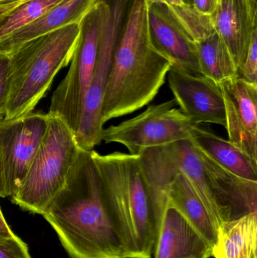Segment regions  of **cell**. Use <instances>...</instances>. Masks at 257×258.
Instances as JSON below:
<instances>
[{
  "label": "cell",
  "mask_w": 257,
  "mask_h": 258,
  "mask_svg": "<svg viewBox=\"0 0 257 258\" xmlns=\"http://www.w3.org/2000/svg\"><path fill=\"white\" fill-rule=\"evenodd\" d=\"M70 258H138L126 202L78 149L66 183L42 215Z\"/></svg>",
  "instance_id": "cell-1"
},
{
  "label": "cell",
  "mask_w": 257,
  "mask_h": 258,
  "mask_svg": "<svg viewBox=\"0 0 257 258\" xmlns=\"http://www.w3.org/2000/svg\"><path fill=\"white\" fill-rule=\"evenodd\" d=\"M139 156L158 227L167 207V186L177 172L188 179L217 228L257 212V182L229 172L191 140L146 149Z\"/></svg>",
  "instance_id": "cell-2"
},
{
  "label": "cell",
  "mask_w": 257,
  "mask_h": 258,
  "mask_svg": "<svg viewBox=\"0 0 257 258\" xmlns=\"http://www.w3.org/2000/svg\"><path fill=\"white\" fill-rule=\"evenodd\" d=\"M170 67L151 43L147 0H132L104 93L103 125L149 104L165 83Z\"/></svg>",
  "instance_id": "cell-3"
},
{
  "label": "cell",
  "mask_w": 257,
  "mask_h": 258,
  "mask_svg": "<svg viewBox=\"0 0 257 258\" xmlns=\"http://www.w3.org/2000/svg\"><path fill=\"white\" fill-rule=\"evenodd\" d=\"M80 24H70L23 44L10 53V91L4 119L32 113L57 73L70 63Z\"/></svg>",
  "instance_id": "cell-4"
},
{
  "label": "cell",
  "mask_w": 257,
  "mask_h": 258,
  "mask_svg": "<svg viewBox=\"0 0 257 258\" xmlns=\"http://www.w3.org/2000/svg\"><path fill=\"white\" fill-rule=\"evenodd\" d=\"M48 129L12 202L24 211L44 215L66 183L78 149L75 134L48 115Z\"/></svg>",
  "instance_id": "cell-5"
},
{
  "label": "cell",
  "mask_w": 257,
  "mask_h": 258,
  "mask_svg": "<svg viewBox=\"0 0 257 258\" xmlns=\"http://www.w3.org/2000/svg\"><path fill=\"white\" fill-rule=\"evenodd\" d=\"M107 11L105 0H99L80 23L79 36L69 71L51 97L48 114L61 119L74 134L82 117Z\"/></svg>",
  "instance_id": "cell-6"
},
{
  "label": "cell",
  "mask_w": 257,
  "mask_h": 258,
  "mask_svg": "<svg viewBox=\"0 0 257 258\" xmlns=\"http://www.w3.org/2000/svg\"><path fill=\"white\" fill-rule=\"evenodd\" d=\"M107 11L103 27L98 59L86 95L84 111L75 138L78 147L91 151L102 142L101 122L104 93L113 57L132 0H105Z\"/></svg>",
  "instance_id": "cell-7"
},
{
  "label": "cell",
  "mask_w": 257,
  "mask_h": 258,
  "mask_svg": "<svg viewBox=\"0 0 257 258\" xmlns=\"http://www.w3.org/2000/svg\"><path fill=\"white\" fill-rule=\"evenodd\" d=\"M175 99L151 105L132 119L104 128L102 141L125 146L131 155L146 149L190 140L198 124L176 108Z\"/></svg>",
  "instance_id": "cell-8"
},
{
  "label": "cell",
  "mask_w": 257,
  "mask_h": 258,
  "mask_svg": "<svg viewBox=\"0 0 257 258\" xmlns=\"http://www.w3.org/2000/svg\"><path fill=\"white\" fill-rule=\"evenodd\" d=\"M48 113L0 120V159L6 197L18 192L48 129Z\"/></svg>",
  "instance_id": "cell-9"
},
{
  "label": "cell",
  "mask_w": 257,
  "mask_h": 258,
  "mask_svg": "<svg viewBox=\"0 0 257 258\" xmlns=\"http://www.w3.org/2000/svg\"><path fill=\"white\" fill-rule=\"evenodd\" d=\"M167 78L177 105L187 117L198 125L226 127L224 98L220 84L205 76L190 74L173 66Z\"/></svg>",
  "instance_id": "cell-10"
},
{
  "label": "cell",
  "mask_w": 257,
  "mask_h": 258,
  "mask_svg": "<svg viewBox=\"0 0 257 258\" xmlns=\"http://www.w3.org/2000/svg\"><path fill=\"white\" fill-rule=\"evenodd\" d=\"M151 43L172 66L201 74L196 41L160 0H147Z\"/></svg>",
  "instance_id": "cell-11"
},
{
  "label": "cell",
  "mask_w": 257,
  "mask_h": 258,
  "mask_svg": "<svg viewBox=\"0 0 257 258\" xmlns=\"http://www.w3.org/2000/svg\"><path fill=\"white\" fill-rule=\"evenodd\" d=\"M229 141L257 162V85L239 77L220 83Z\"/></svg>",
  "instance_id": "cell-12"
},
{
  "label": "cell",
  "mask_w": 257,
  "mask_h": 258,
  "mask_svg": "<svg viewBox=\"0 0 257 258\" xmlns=\"http://www.w3.org/2000/svg\"><path fill=\"white\" fill-rule=\"evenodd\" d=\"M122 159L138 258H151L158 227L142 171L140 156L122 153Z\"/></svg>",
  "instance_id": "cell-13"
},
{
  "label": "cell",
  "mask_w": 257,
  "mask_h": 258,
  "mask_svg": "<svg viewBox=\"0 0 257 258\" xmlns=\"http://www.w3.org/2000/svg\"><path fill=\"white\" fill-rule=\"evenodd\" d=\"M211 17L214 30L229 48L239 72L257 29V12L247 0H219Z\"/></svg>",
  "instance_id": "cell-14"
},
{
  "label": "cell",
  "mask_w": 257,
  "mask_h": 258,
  "mask_svg": "<svg viewBox=\"0 0 257 258\" xmlns=\"http://www.w3.org/2000/svg\"><path fill=\"white\" fill-rule=\"evenodd\" d=\"M212 247L175 208L167 206L155 242L154 258H209Z\"/></svg>",
  "instance_id": "cell-15"
},
{
  "label": "cell",
  "mask_w": 257,
  "mask_h": 258,
  "mask_svg": "<svg viewBox=\"0 0 257 258\" xmlns=\"http://www.w3.org/2000/svg\"><path fill=\"white\" fill-rule=\"evenodd\" d=\"M99 0H63L34 22L0 40V52L10 54L28 41L70 24H80Z\"/></svg>",
  "instance_id": "cell-16"
},
{
  "label": "cell",
  "mask_w": 257,
  "mask_h": 258,
  "mask_svg": "<svg viewBox=\"0 0 257 258\" xmlns=\"http://www.w3.org/2000/svg\"><path fill=\"white\" fill-rule=\"evenodd\" d=\"M167 206L179 211L211 247L217 239V226L188 179L177 172L167 188Z\"/></svg>",
  "instance_id": "cell-17"
},
{
  "label": "cell",
  "mask_w": 257,
  "mask_h": 258,
  "mask_svg": "<svg viewBox=\"0 0 257 258\" xmlns=\"http://www.w3.org/2000/svg\"><path fill=\"white\" fill-rule=\"evenodd\" d=\"M192 141L213 160L232 174L250 181L257 182V162L252 161L229 140L198 125Z\"/></svg>",
  "instance_id": "cell-18"
},
{
  "label": "cell",
  "mask_w": 257,
  "mask_h": 258,
  "mask_svg": "<svg viewBox=\"0 0 257 258\" xmlns=\"http://www.w3.org/2000/svg\"><path fill=\"white\" fill-rule=\"evenodd\" d=\"M257 212L225 221L217 228L214 258H257Z\"/></svg>",
  "instance_id": "cell-19"
},
{
  "label": "cell",
  "mask_w": 257,
  "mask_h": 258,
  "mask_svg": "<svg viewBox=\"0 0 257 258\" xmlns=\"http://www.w3.org/2000/svg\"><path fill=\"white\" fill-rule=\"evenodd\" d=\"M201 75L217 84L238 77L229 48L217 32L196 42Z\"/></svg>",
  "instance_id": "cell-20"
},
{
  "label": "cell",
  "mask_w": 257,
  "mask_h": 258,
  "mask_svg": "<svg viewBox=\"0 0 257 258\" xmlns=\"http://www.w3.org/2000/svg\"><path fill=\"white\" fill-rule=\"evenodd\" d=\"M63 0H24L0 21V40L39 19Z\"/></svg>",
  "instance_id": "cell-21"
},
{
  "label": "cell",
  "mask_w": 257,
  "mask_h": 258,
  "mask_svg": "<svg viewBox=\"0 0 257 258\" xmlns=\"http://www.w3.org/2000/svg\"><path fill=\"white\" fill-rule=\"evenodd\" d=\"M196 42L215 32L211 16L202 15L184 0H160Z\"/></svg>",
  "instance_id": "cell-22"
},
{
  "label": "cell",
  "mask_w": 257,
  "mask_h": 258,
  "mask_svg": "<svg viewBox=\"0 0 257 258\" xmlns=\"http://www.w3.org/2000/svg\"><path fill=\"white\" fill-rule=\"evenodd\" d=\"M11 59L9 54L0 52V120L4 119L10 91Z\"/></svg>",
  "instance_id": "cell-23"
},
{
  "label": "cell",
  "mask_w": 257,
  "mask_h": 258,
  "mask_svg": "<svg viewBox=\"0 0 257 258\" xmlns=\"http://www.w3.org/2000/svg\"><path fill=\"white\" fill-rule=\"evenodd\" d=\"M238 77L247 83L257 85V29L252 35L245 60L238 72Z\"/></svg>",
  "instance_id": "cell-24"
},
{
  "label": "cell",
  "mask_w": 257,
  "mask_h": 258,
  "mask_svg": "<svg viewBox=\"0 0 257 258\" xmlns=\"http://www.w3.org/2000/svg\"><path fill=\"white\" fill-rule=\"evenodd\" d=\"M0 258H32L27 244L15 234L0 237Z\"/></svg>",
  "instance_id": "cell-25"
},
{
  "label": "cell",
  "mask_w": 257,
  "mask_h": 258,
  "mask_svg": "<svg viewBox=\"0 0 257 258\" xmlns=\"http://www.w3.org/2000/svg\"><path fill=\"white\" fill-rule=\"evenodd\" d=\"M219 0H190V4L197 12L206 16H211L215 12Z\"/></svg>",
  "instance_id": "cell-26"
},
{
  "label": "cell",
  "mask_w": 257,
  "mask_h": 258,
  "mask_svg": "<svg viewBox=\"0 0 257 258\" xmlns=\"http://www.w3.org/2000/svg\"><path fill=\"white\" fill-rule=\"evenodd\" d=\"M24 0H18L12 3H6V4L0 5V21L10 13L13 9H15L18 5L21 4Z\"/></svg>",
  "instance_id": "cell-27"
},
{
  "label": "cell",
  "mask_w": 257,
  "mask_h": 258,
  "mask_svg": "<svg viewBox=\"0 0 257 258\" xmlns=\"http://www.w3.org/2000/svg\"><path fill=\"white\" fill-rule=\"evenodd\" d=\"M12 235H14L13 231L11 230L9 224L6 222L1 209H0V237H7V236H11Z\"/></svg>",
  "instance_id": "cell-28"
},
{
  "label": "cell",
  "mask_w": 257,
  "mask_h": 258,
  "mask_svg": "<svg viewBox=\"0 0 257 258\" xmlns=\"http://www.w3.org/2000/svg\"><path fill=\"white\" fill-rule=\"evenodd\" d=\"M0 197L6 198L5 192L4 180H3V168H2L1 159H0Z\"/></svg>",
  "instance_id": "cell-29"
},
{
  "label": "cell",
  "mask_w": 257,
  "mask_h": 258,
  "mask_svg": "<svg viewBox=\"0 0 257 258\" xmlns=\"http://www.w3.org/2000/svg\"><path fill=\"white\" fill-rule=\"evenodd\" d=\"M247 1L249 2L250 6L253 8V10L257 12V0H247Z\"/></svg>",
  "instance_id": "cell-30"
},
{
  "label": "cell",
  "mask_w": 257,
  "mask_h": 258,
  "mask_svg": "<svg viewBox=\"0 0 257 258\" xmlns=\"http://www.w3.org/2000/svg\"><path fill=\"white\" fill-rule=\"evenodd\" d=\"M18 0H0V5L6 4V3H12Z\"/></svg>",
  "instance_id": "cell-31"
},
{
  "label": "cell",
  "mask_w": 257,
  "mask_h": 258,
  "mask_svg": "<svg viewBox=\"0 0 257 258\" xmlns=\"http://www.w3.org/2000/svg\"><path fill=\"white\" fill-rule=\"evenodd\" d=\"M184 2H186V3H189L190 4V0H184Z\"/></svg>",
  "instance_id": "cell-32"
}]
</instances>
